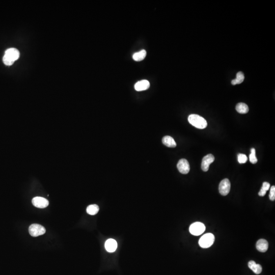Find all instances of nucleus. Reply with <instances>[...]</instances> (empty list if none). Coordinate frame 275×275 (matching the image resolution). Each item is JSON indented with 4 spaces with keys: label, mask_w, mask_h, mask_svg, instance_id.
<instances>
[{
    "label": "nucleus",
    "mask_w": 275,
    "mask_h": 275,
    "mask_svg": "<svg viewBox=\"0 0 275 275\" xmlns=\"http://www.w3.org/2000/svg\"><path fill=\"white\" fill-rule=\"evenodd\" d=\"M20 52L17 49L11 48L6 50L3 57V62L7 66L12 65L20 57Z\"/></svg>",
    "instance_id": "obj_1"
},
{
    "label": "nucleus",
    "mask_w": 275,
    "mask_h": 275,
    "mask_svg": "<svg viewBox=\"0 0 275 275\" xmlns=\"http://www.w3.org/2000/svg\"><path fill=\"white\" fill-rule=\"evenodd\" d=\"M188 121L196 128L199 129H204L207 126V123L204 118L196 114H192L188 117Z\"/></svg>",
    "instance_id": "obj_2"
},
{
    "label": "nucleus",
    "mask_w": 275,
    "mask_h": 275,
    "mask_svg": "<svg viewBox=\"0 0 275 275\" xmlns=\"http://www.w3.org/2000/svg\"><path fill=\"white\" fill-rule=\"evenodd\" d=\"M215 240V238L213 234H205L200 238L199 244L201 248H208L213 245Z\"/></svg>",
    "instance_id": "obj_3"
},
{
    "label": "nucleus",
    "mask_w": 275,
    "mask_h": 275,
    "mask_svg": "<svg viewBox=\"0 0 275 275\" xmlns=\"http://www.w3.org/2000/svg\"><path fill=\"white\" fill-rule=\"evenodd\" d=\"M29 231L32 237H37L43 235L46 233V229L44 227L39 224H33L29 227Z\"/></svg>",
    "instance_id": "obj_4"
},
{
    "label": "nucleus",
    "mask_w": 275,
    "mask_h": 275,
    "mask_svg": "<svg viewBox=\"0 0 275 275\" xmlns=\"http://www.w3.org/2000/svg\"><path fill=\"white\" fill-rule=\"evenodd\" d=\"M205 230V225L201 222L194 223L190 226L189 229L190 233L195 236L201 235L204 233Z\"/></svg>",
    "instance_id": "obj_5"
},
{
    "label": "nucleus",
    "mask_w": 275,
    "mask_h": 275,
    "mask_svg": "<svg viewBox=\"0 0 275 275\" xmlns=\"http://www.w3.org/2000/svg\"><path fill=\"white\" fill-rule=\"evenodd\" d=\"M230 188H231V184L229 180L227 178L222 180L221 183H220L219 190L220 193L222 195L226 196L227 195H228V193H229Z\"/></svg>",
    "instance_id": "obj_6"
},
{
    "label": "nucleus",
    "mask_w": 275,
    "mask_h": 275,
    "mask_svg": "<svg viewBox=\"0 0 275 275\" xmlns=\"http://www.w3.org/2000/svg\"><path fill=\"white\" fill-rule=\"evenodd\" d=\"M178 171L182 174H188L190 170V164L186 159L182 158L178 162L177 165Z\"/></svg>",
    "instance_id": "obj_7"
},
{
    "label": "nucleus",
    "mask_w": 275,
    "mask_h": 275,
    "mask_svg": "<svg viewBox=\"0 0 275 275\" xmlns=\"http://www.w3.org/2000/svg\"><path fill=\"white\" fill-rule=\"evenodd\" d=\"M33 205L36 207L44 208L49 205V201L46 198L41 197H36L32 201Z\"/></svg>",
    "instance_id": "obj_8"
},
{
    "label": "nucleus",
    "mask_w": 275,
    "mask_h": 275,
    "mask_svg": "<svg viewBox=\"0 0 275 275\" xmlns=\"http://www.w3.org/2000/svg\"><path fill=\"white\" fill-rule=\"evenodd\" d=\"M215 161V157L211 154H207L203 158L201 163V168L203 171L206 172L209 169L210 165Z\"/></svg>",
    "instance_id": "obj_9"
},
{
    "label": "nucleus",
    "mask_w": 275,
    "mask_h": 275,
    "mask_svg": "<svg viewBox=\"0 0 275 275\" xmlns=\"http://www.w3.org/2000/svg\"><path fill=\"white\" fill-rule=\"evenodd\" d=\"M150 87V83L147 80H142L135 83V89L137 91L147 90Z\"/></svg>",
    "instance_id": "obj_10"
},
{
    "label": "nucleus",
    "mask_w": 275,
    "mask_h": 275,
    "mask_svg": "<svg viewBox=\"0 0 275 275\" xmlns=\"http://www.w3.org/2000/svg\"><path fill=\"white\" fill-rule=\"evenodd\" d=\"M105 248L108 252L110 253L114 252L117 249V242L113 239H109L105 242Z\"/></svg>",
    "instance_id": "obj_11"
},
{
    "label": "nucleus",
    "mask_w": 275,
    "mask_h": 275,
    "mask_svg": "<svg viewBox=\"0 0 275 275\" xmlns=\"http://www.w3.org/2000/svg\"><path fill=\"white\" fill-rule=\"evenodd\" d=\"M268 248V243L267 240L260 239L258 240L256 243V248L258 251L261 252H265Z\"/></svg>",
    "instance_id": "obj_12"
},
{
    "label": "nucleus",
    "mask_w": 275,
    "mask_h": 275,
    "mask_svg": "<svg viewBox=\"0 0 275 275\" xmlns=\"http://www.w3.org/2000/svg\"><path fill=\"white\" fill-rule=\"evenodd\" d=\"M162 142L167 147L174 148L176 146V143L174 139L170 136H165L162 139Z\"/></svg>",
    "instance_id": "obj_13"
},
{
    "label": "nucleus",
    "mask_w": 275,
    "mask_h": 275,
    "mask_svg": "<svg viewBox=\"0 0 275 275\" xmlns=\"http://www.w3.org/2000/svg\"><path fill=\"white\" fill-rule=\"evenodd\" d=\"M248 267L256 274H259L262 272V267L259 264H257L253 260L250 261L248 263Z\"/></svg>",
    "instance_id": "obj_14"
},
{
    "label": "nucleus",
    "mask_w": 275,
    "mask_h": 275,
    "mask_svg": "<svg viewBox=\"0 0 275 275\" xmlns=\"http://www.w3.org/2000/svg\"><path fill=\"white\" fill-rule=\"evenodd\" d=\"M146 51L145 50H142L141 51L135 53L133 55V58L135 61H141L144 60L146 56Z\"/></svg>",
    "instance_id": "obj_15"
},
{
    "label": "nucleus",
    "mask_w": 275,
    "mask_h": 275,
    "mask_svg": "<svg viewBox=\"0 0 275 275\" xmlns=\"http://www.w3.org/2000/svg\"><path fill=\"white\" fill-rule=\"evenodd\" d=\"M236 110L240 114H246L249 112V107L244 103H238L236 106Z\"/></svg>",
    "instance_id": "obj_16"
},
{
    "label": "nucleus",
    "mask_w": 275,
    "mask_h": 275,
    "mask_svg": "<svg viewBox=\"0 0 275 275\" xmlns=\"http://www.w3.org/2000/svg\"><path fill=\"white\" fill-rule=\"evenodd\" d=\"M245 79V76L243 73L241 71L238 72L237 74V77L235 79L232 80L231 81V84L233 85H235L237 84H240L241 83H242Z\"/></svg>",
    "instance_id": "obj_17"
},
{
    "label": "nucleus",
    "mask_w": 275,
    "mask_h": 275,
    "mask_svg": "<svg viewBox=\"0 0 275 275\" xmlns=\"http://www.w3.org/2000/svg\"><path fill=\"white\" fill-rule=\"evenodd\" d=\"M99 211V206L96 204H92L87 207V212L90 215H95L98 213Z\"/></svg>",
    "instance_id": "obj_18"
},
{
    "label": "nucleus",
    "mask_w": 275,
    "mask_h": 275,
    "mask_svg": "<svg viewBox=\"0 0 275 275\" xmlns=\"http://www.w3.org/2000/svg\"><path fill=\"white\" fill-rule=\"evenodd\" d=\"M269 188H270V184L268 182H264L262 184L261 190H260L259 192L258 193L259 196L261 197L264 196L267 193V191L269 190Z\"/></svg>",
    "instance_id": "obj_19"
},
{
    "label": "nucleus",
    "mask_w": 275,
    "mask_h": 275,
    "mask_svg": "<svg viewBox=\"0 0 275 275\" xmlns=\"http://www.w3.org/2000/svg\"><path fill=\"white\" fill-rule=\"evenodd\" d=\"M250 161L251 163L254 164H256L258 160L256 157V151L254 148H252L251 150V154H250L249 156Z\"/></svg>",
    "instance_id": "obj_20"
},
{
    "label": "nucleus",
    "mask_w": 275,
    "mask_h": 275,
    "mask_svg": "<svg viewBox=\"0 0 275 275\" xmlns=\"http://www.w3.org/2000/svg\"><path fill=\"white\" fill-rule=\"evenodd\" d=\"M238 161L240 164H245L248 161V157L245 154L239 153L237 156Z\"/></svg>",
    "instance_id": "obj_21"
},
{
    "label": "nucleus",
    "mask_w": 275,
    "mask_h": 275,
    "mask_svg": "<svg viewBox=\"0 0 275 275\" xmlns=\"http://www.w3.org/2000/svg\"><path fill=\"white\" fill-rule=\"evenodd\" d=\"M269 198L271 201H275V187L274 185L271 188L269 193Z\"/></svg>",
    "instance_id": "obj_22"
}]
</instances>
